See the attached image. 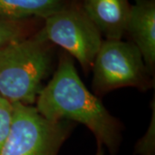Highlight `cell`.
<instances>
[{"label":"cell","mask_w":155,"mask_h":155,"mask_svg":"<svg viewBox=\"0 0 155 155\" xmlns=\"http://www.w3.org/2000/svg\"><path fill=\"white\" fill-rule=\"evenodd\" d=\"M35 104L37 111L48 121L82 123L93 133L97 144L116 154L122 141V124L85 87L70 55L60 56L54 76L39 92Z\"/></svg>","instance_id":"1"},{"label":"cell","mask_w":155,"mask_h":155,"mask_svg":"<svg viewBox=\"0 0 155 155\" xmlns=\"http://www.w3.org/2000/svg\"><path fill=\"white\" fill-rule=\"evenodd\" d=\"M52 66L51 43L36 34L0 48V97L32 105Z\"/></svg>","instance_id":"2"},{"label":"cell","mask_w":155,"mask_h":155,"mask_svg":"<svg viewBox=\"0 0 155 155\" xmlns=\"http://www.w3.org/2000/svg\"><path fill=\"white\" fill-rule=\"evenodd\" d=\"M91 70L92 88L99 96L122 87L146 91L153 86L152 73L138 48L131 41L104 40Z\"/></svg>","instance_id":"3"},{"label":"cell","mask_w":155,"mask_h":155,"mask_svg":"<svg viewBox=\"0 0 155 155\" xmlns=\"http://www.w3.org/2000/svg\"><path fill=\"white\" fill-rule=\"evenodd\" d=\"M13 106L11 132L0 155H58L70 134L71 124L48 121L32 105Z\"/></svg>","instance_id":"4"},{"label":"cell","mask_w":155,"mask_h":155,"mask_svg":"<svg viewBox=\"0 0 155 155\" xmlns=\"http://www.w3.org/2000/svg\"><path fill=\"white\" fill-rule=\"evenodd\" d=\"M44 21L35 33L39 37L61 47L77 59L84 72L91 71L104 40L83 8L66 5Z\"/></svg>","instance_id":"5"},{"label":"cell","mask_w":155,"mask_h":155,"mask_svg":"<svg viewBox=\"0 0 155 155\" xmlns=\"http://www.w3.org/2000/svg\"><path fill=\"white\" fill-rule=\"evenodd\" d=\"M140 50L151 73L155 65V1L134 0L127 19L126 33Z\"/></svg>","instance_id":"6"},{"label":"cell","mask_w":155,"mask_h":155,"mask_svg":"<svg viewBox=\"0 0 155 155\" xmlns=\"http://www.w3.org/2000/svg\"><path fill=\"white\" fill-rule=\"evenodd\" d=\"M82 8L105 40H122L131 8L128 0H83Z\"/></svg>","instance_id":"7"},{"label":"cell","mask_w":155,"mask_h":155,"mask_svg":"<svg viewBox=\"0 0 155 155\" xmlns=\"http://www.w3.org/2000/svg\"><path fill=\"white\" fill-rule=\"evenodd\" d=\"M67 0H0V19L24 21L47 18L66 6Z\"/></svg>","instance_id":"8"},{"label":"cell","mask_w":155,"mask_h":155,"mask_svg":"<svg viewBox=\"0 0 155 155\" xmlns=\"http://www.w3.org/2000/svg\"><path fill=\"white\" fill-rule=\"evenodd\" d=\"M32 27L24 21L0 19V48L31 36Z\"/></svg>","instance_id":"9"},{"label":"cell","mask_w":155,"mask_h":155,"mask_svg":"<svg viewBox=\"0 0 155 155\" xmlns=\"http://www.w3.org/2000/svg\"><path fill=\"white\" fill-rule=\"evenodd\" d=\"M13 115V104L2 98L0 101V150L5 143L11 132Z\"/></svg>","instance_id":"10"},{"label":"cell","mask_w":155,"mask_h":155,"mask_svg":"<svg viewBox=\"0 0 155 155\" xmlns=\"http://www.w3.org/2000/svg\"><path fill=\"white\" fill-rule=\"evenodd\" d=\"M154 112L150 127L143 138L135 146V152L140 155H154Z\"/></svg>","instance_id":"11"},{"label":"cell","mask_w":155,"mask_h":155,"mask_svg":"<svg viewBox=\"0 0 155 155\" xmlns=\"http://www.w3.org/2000/svg\"><path fill=\"white\" fill-rule=\"evenodd\" d=\"M98 145V147H97V153L95 155H104V150H103V146L101 145Z\"/></svg>","instance_id":"12"},{"label":"cell","mask_w":155,"mask_h":155,"mask_svg":"<svg viewBox=\"0 0 155 155\" xmlns=\"http://www.w3.org/2000/svg\"><path fill=\"white\" fill-rule=\"evenodd\" d=\"M1 99H2V97H0V101H1Z\"/></svg>","instance_id":"13"}]
</instances>
